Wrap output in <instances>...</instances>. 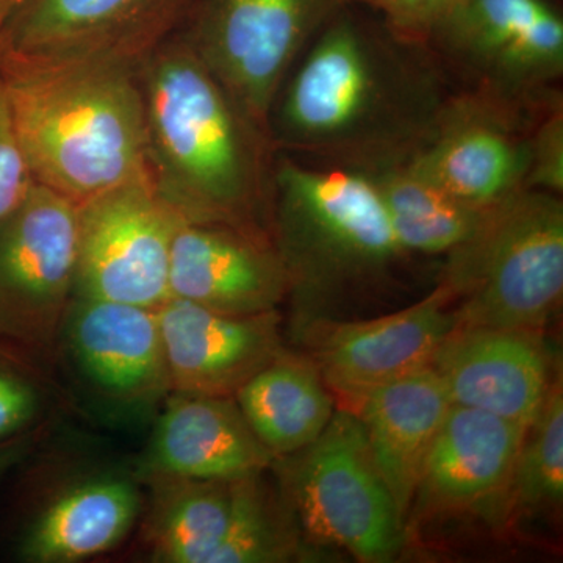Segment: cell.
I'll return each instance as SVG.
<instances>
[{
  "instance_id": "1",
  "label": "cell",
  "mask_w": 563,
  "mask_h": 563,
  "mask_svg": "<svg viewBox=\"0 0 563 563\" xmlns=\"http://www.w3.org/2000/svg\"><path fill=\"white\" fill-rule=\"evenodd\" d=\"M457 92L428 43L351 2L291 66L266 129L279 154L369 172L409 161Z\"/></svg>"
},
{
  "instance_id": "2",
  "label": "cell",
  "mask_w": 563,
  "mask_h": 563,
  "mask_svg": "<svg viewBox=\"0 0 563 563\" xmlns=\"http://www.w3.org/2000/svg\"><path fill=\"white\" fill-rule=\"evenodd\" d=\"M151 173L181 220L272 236L274 147L179 32L139 66Z\"/></svg>"
},
{
  "instance_id": "3",
  "label": "cell",
  "mask_w": 563,
  "mask_h": 563,
  "mask_svg": "<svg viewBox=\"0 0 563 563\" xmlns=\"http://www.w3.org/2000/svg\"><path fill=\"white\" fill-rule=\"evenodd\" d=\"M272 239L299 322L383 288L409 254L365 174L276 152Z\"/></svg>"
},
{
  "instance_id": "4",
  "label": "cell",
  "mask_w": 563,
  "mask_h": 563,
  "mask_svg": "<svg viewBox=\"0 0 563 563\" xmlns=\"http://www.w3.org/2000/svg\"><path fill=\"white\" fill-rule=\"evenodd\" d=\"M139 66L3 79L35 184L79 207L152 177Z\"/></svg>"
},
{
  "instance_id": "5",
  "label": "cell",
  "mask_w": 563,
  "mask_h": 563,
  "mask_svg": "<svg viewBox=\"0 0 563 563\" xmlns=\"http://www.w3.org/2000/svg\"><path fill=\"white\" fill-rule=\"evenodd\" d=\"M440 284L459 302L455 325L542 332L563 296L561 196L523 188L490 207Z\"/></svg>"
},
{
  "instance_id": "6",
  "label": "cell",
  "mask_w": 563,
  "mask_h": 563,
  "mask_svg": "<svg viewBox=\"0 0 563 563\" xmlns=\"http://www.w3.org/2000/svg\"><path fill=\"white\" fill-rule=\"evenodd\" d=\"M282 459L292 512L310 539L366 563L399 553L406 521L354 413L335 410L313 443Z\"/></svg>"
},
{
  "instance_id": "7",
  "label": "cell",
  "mask_w": 563,
  "mask_h": 563,
  "mask_svg": "<svg viewBox=\"0 0 563 563\" xmlns=\"http://www.w3.org/2000/svg\"><path fill=\"white\" fill-rule=\"evenodd\" d=\"M461 91L537 109L563 76V20L547 0H463L428 40Z\"/></svg>"
},
{
  "instance_id": "8",
  "label": "cell",
  "mask_w": 563,
  "mask_h": 563,
  "mask_svg": "<svg viewBox=\"0 0 563 563\" xmlns=\"http://www.w3.org/2000/svg\"><path fill=\"white\" fill-rule=\"evenodd\" d=\"M195 0H24L0 27L3 79L140 65Z\"/></svg>"
},
{
  "instance_id": "9",
  "label": "cell",
  "mask_w": 563,
  "mask_h": 563,
  "mask_svg": "<svg viewBox=\"0 0 563 563\" xmlns=\"http://www.w3.org/2000/svg\"><path fill=\"white\" fill-rule=\"evenodd\" d=\"M354 0H195L179 32L240 109L268 135V114L291 66ZM269 139V136H268Z\"/></svg>"
},
{
  "instance_id": "10",
  "label": "cell",
  "mask_w": 563,
  "mask_h": 563,
  "mask_svg": "<svg viewBox=\"0 0 563 563\" xmlns=\"http://www.w3.org/2000/svg\"><path fill=\"white\" fill-rule=\"evenodd\" d=\"M77 207L40 184L0 220V346L32 361L60 340L76 295Z\"/></svg>"
},
{
  "instance_id": "11",
  "label": "cell",
  "mask_w": 563,
  "mask_h": 563,
  "mask_svg": "<svg viewBox=\"0 0 563 563\" xmlns=\"http://www.w3.org/2000/svg\"><path fill=\"white\" fill-rule=\"evenodd\" d=\"M184 221L154 177L77 207L76 295L157 309L169 298V262Z\"/></svg>"
},
{
  "instance_id": "12",
  "label": "cell",
  "mask_w": 563,
  "mask_h": 563,
  "mask_svg": "<svg viewBox=\"0 0 563 563\" xmlns=\"http://www.w3.org/2000/svg\"><path fill=\"white\" fill-rule=\"evenodd\" d=\"M453 306V295L439 284L396 312L372 320L312 318L299 322V333L329 390L352 406L379 385L429 368L455 328Z\"/></svg>"
},
{
  "instance_id": "13",
  "label": "cell",
  "mask_w": 563,
  "mask_h": 563,
  "mask_svg": "<svg viewBox=\"0 0 563 563\" xmlns=\"http://www.w3.org/2000/svg\"><path fill=\"white\" fill-rule=\"evenodd\" d=\"M544 103L518 109L459 90L431 139L406 163L459 201L490 209L526 188L529 135Z\"/></svg>"
},
{
  "instance_id": "14",
  "label": "cell",
  "mask_w": 563,
  "mask_h": 563,
  "mask_svg": "<svg viewBox=\"0 0 563 563\" xmlns=\"http://www.w3.org/2000/svg\"><path fill=\"white\" fill-rule=\"evenodd\" d=\"M287 296V273L272 236L180 222L169 262V298L244 317L273 312Z\"/></svg>"
},
{
  "instance_id": "15",
  "label": "cell",
  "mask_w": 563,
  "mask_h": 563,
  "mask_svg": "<svg viewBox=\"0 0 563 563\" xmlns=\"http://www.w3.org/2000/svg\"><path fill=\"white\" fill-rule=\"evenodd\" d=\"M60 339L81 379L121 406L172 393L157 309L74 296Z\"/></svg>"
},
{
  "instance_id": "16",
  "label": "cell",
  "mask_w": 563,
  "mask_h": 563,
  "mask_svg": "<svg viewBox=\"0 0 563 563\" xmlns=\"http://www.w3.org/2000/svg\"><path fill=\"white\" fill-rule=\"evenodd\" d=\"M157 317L172 391L235 396L284 350L277 310L240 317L168 298Z\"/></svg>"
},
{
  "instance_id": "17",
  "label": "cell",
  "mask_w": 563,
  "mask_h": 563,
  "mask_svg": "<svg viewBox=\"0 0 563 563\" xmlns=\"http://www.w3.org/2000/svg\"><path fill=\"white\" fill-rule=\"evenodd\" d=\"M431 368L453 406L472 407L528 428L551 384L540 332L455 325Z\"/></svg>"
},
{
  "instance_id": "18",
  "label": "cell",
  "mask_w": 563,
  "mask_h": 563,
  "mask_svg": "<svg viewBox=\"0 0 563 563\" xmlns=\"http://www.w3.org/2000/svg\"><path fill=\"white\" fill-rule=\"evenodd\" d=\"M169 395L141 462V479L233 483L262 476L273 465V454L252 432L233 396Z\"/></svg>"
},
{
  "instance_id": "19",
  "label": "cell",
  "mask_w": 563,
  "mask_h": 563,
  "mask_svg": "<svg viewBox=\"0 0 563 563\" xmlns=\"http://www.w3.org/2000/svg\"><path fill=\"white\" fill-rule=\"evenodd\" d=\"M525 432L496 415L451 407L422 463L417 509L457 512L506 493Z\"/></svg>"
},
{
  "instance_id": "20",
  "label": "cell",
  "mask_w": 563,
  "mask_h": 563,
  "mask_svg": "<svg viewBox=\"0 0 563 563\" xmlns=\"http://www.w3.org/2000/svg\"><path fill=\"white\" fill-rule=\"evenodd\" d=\"M453 402L431 366L366 391L350 407L406 521L422 463Z\"/></svg>"
},
{
  "instance_id": "21",
  "label": "cell",
  "mask_w": 563,
  "mask_h": 563,
  "mask_svg": "<svg viewBox=\"0 0 563 563\" xmlns=\"http://www.w3.org/2000/svg\"><path fill=\"white\" fill-rule=\"evenodd\" d=\"M131 477L98 474L58 492L40 507L18 539L31 563H70L109 553L131 533L143 510Z\"/></svg>"
},
{
  "instance_id": "22",
  "label": "cell",
  "mask_w": 563,
  "mask_h": 563,
  "mask_svg": "<svg viewBox=\"0 0 563 563\" xmlns=\"http://www.w3.org/2000/svg\"><path fill=\"white\" fill-rule=\"evenodd\" d=\"M233 398L274 459L309 446L335 413L332 393L312 358L285 350L244 383Z\"/></svg>"
},
{
  "instance_id": "23",
  "label": "cell",
  "mask_w": 563,
  "mask_h": 563,
  "mask_svg": "<svg viewBox=\"0 0 563 563\" xmlns=\"http://www.w3.org/2000/svg\"><path fill=\"white\" fill-rule=\"evenodd\" d=\"M151 496L143 543L154 562L210 563L231 520L235 483L144 477Z\"/></svg>"
},
{
  "instance_id": "24",
  "label": "cell",
  "mask_w": 563,
  "mask_h": 563,
  "mask_svg": "<svg viewBox=\"0 0 563 563\" xmlns=\"http://www.w3.org/2000/svg\"><path fill=\"white\" fill-rule=\"evenodd\" d=\"M373 181L396 240L407 254H451L479 228L488 209L459 201L406 162L361 172Z\"/></svg>"
},
{
  "instance_id": "25",
  "label": "cell",
  "mask_w": 563,
  "mask_h": 563,
  "mask_svg": "<svg viewBox=\"0 0 563 563\" xmlns=\"http://www.w3.org/2000/svg\"><path fill=\"white\" fill-rule=\"evenodd\" d=\"M258 479L236 481L231 520L210 563L287 562L299 554L296 533Z\"/></svg>"
},
{
  "instance_id": "26",
  "label": "cell",
  "mask_w": 563,
  "mask_h": 563,
  "mask_svg": "<svg viewBox=\"0 0 563 563\" xmlns=\"http://www.w3.org/2000/svg\"><path fill=\"white\" fill-rule=\"evenodd\" d=\"M507 493L525 506H561L563 499L562 379L551 380L523 442Z\"/></svg>"
},
{
  "instance_id": "27",
  "label": "cell",
  "mask_w": 563,
  "mask_h": 563,
  "mask_svg": "<svg viewBox=\"0 0 563 563\" xmlns=\"http://www.w3.org/2000/svg\"><path fill=\"white\" fill-rule=\"evenodd\" d=\"M44 393L32 361L0 346V444L35 432Z\"/></svg>"
},
{
  "instance_id": "28",
  "label": "cell",
  "mask_w": 563,
  "mask_h": 563,
  "mask_svg": "<svg viewBox=\"0 0 563 563\" xmlns=\"http://www.w3.org/2000/svg\"><path fill=\"white\" fill-rule=\"evenodd\" d=\"M526 188L563 192V102L553 96L533 121L529 135V172Z\"/></svg>"
},
{
  "instance_id": "29",
  "label": "cell",
  "mask_w": 563,
  "mask_h": 563,
  "mask_svg": "<svg viewBox=\"0 0 563 563\" xmlns=\"http://www.w3.org/2000/svg\"><path fill=\"white\" fill-rule=\"evenodd\" d=\"M33 184L14 128L5 80L0 79V220L24 201Z\"/></svg>"
},
{
  "instance_id": "30",
  "label": "cell",
  "mask_w": 563,
  "mask_h": 563,
  "mask_svg": "<svg viewBox=\"0 0 563 563\" xmlns=\"http://www.w3.org/2000/svg\"><path fill=\"white\" fill-rule=\"evenodd\" d=\"M383 18L409 38L424 41L446 21L463 0H354Z\"/></svg>"
},
{
  "instance_id": "31",
  "label": "cell",
  "mask_w": 563,
  "mask_h": 563,
  "mask_svg": "<svg viewBox=\"0 0 563 563\" xmlns=\"http://www.w3.org/2000/svg\"><path fill=\"white\" fill-rule=\"evenodd\" d=\"M36 433L32 432L9 443L0 444V484L9 476L11 470L16 468L31 453Z\"/></svg>"
},
{
  "instance_id": "32",
  "label": "cell",
  "mask_w": 563,
  "mask_h": 563,
  "mask_svg": "<svg viewBox=\"0 0 563 563\" xmlns=\"http://www.w3.org/2000/svg\"><path fill=\"white\" fill-rule=\"evenodd\" d=\"M22 2H24V0H0V27H2L3 22L9 20L10 14L13 13Z\"/></svg>"
}]
</instances>
